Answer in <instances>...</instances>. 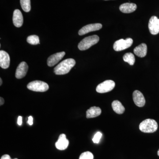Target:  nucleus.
<instances>
[{
	"instance_id": "5701e85b",
	"label": "nucleus",
	"mask_w": 159,
	"mask_h": 159,
	"mask_svg": "<svg viewBox=\"0 0 159 159\" xmlns=\"http://www.w3.org/2000/svg\"><path fill=\"white\" fill-rule=\"evenodd\" d=\"M102 136V134L100 132H98L94 136V138H93V141L94 143H98L101 139V137Z\"/></svg>"
},
{
	"instance_id": "4be33fe9",
	"label": "nucleus",
	"mask_w": 159,
	"mask_h": 159,
	"mask_svg": "<svg viewBox=\"0 0 159 159\" xmlns=\"http://www.w3.org/2000/svg\"><path fill=\"white\" fill-rule=\"evenodd\" d=\"M93 155L90 152H85L80 155L79 159H93Z\"/></svg>"
},
{
	"instance_id": "6e6552de",
	"label": "nucleus",
	"mask_w": 159,
	"mask_h": 159,
	"mask_svg": "<svg viewBox=\"0 0 159 159\" xmlns=\"http://www.w3.org/2000/svg\"><path fill=\"white\" fill-rule=\"evenodd\" d=\"M148 29L151 34L156 35L159 33V19L157 16L151 17L148 23Z\"/></svg>"
},
{
	"instance_id": "b1692460",
	"label": "nucleus",
	"mask_w": 159,
	"mask_h": 159,
	"mask_svg": "<svg viewBox=\"0 0 159 159\" xmlns=\"http://www.w3.org/2000/svg\"><path fill=\"white\" fill-rule=\"evenodd\" d=\"M33 118H32V117L31 116L29 117L28 123H29V125H32V124H33Z\"/></svg>"
},
{
	"instance_id": "a878e982",
	"label": "nucleus",
	"mask_w": 159,
	"mask_h": 159,
	"mask_svg": "<svg viewBox=\"0 0 159 159\" xmlns=\"http://www.w3.org/2000/svg\"><path fill=\"white\" fill-rule=\"evenodd\" d=\"M1 159H11V158L9 155L6 154L2 156Z\"/></svg>"
},
{
	"instance_id": "dca6fc26",
	"label": "nucleus",
	"mask_w": 159,
	"mask_h": 159,
	"mask_svg": "<svg viewBox=\"0 0 159 159\" xmlns=\"http://www.w3.org/2000/svg\"><path fill=\"white\" fill-rule=\"evenodd\" d=\"M134 53L138 57H145L147 54V47L146 44L143 43L139 45L136 47L134 50Z\"/></svg>"
},
{
	"instance_id": "f8f14e48",
	"label": "nucleus",
	"mask_w": 159,
	"mask_h": 159,
	"mask_svg": "<svg viewBox=\"0 0 159 159\" xmlns=\"http://www.w3.org/2000/svg\"><path fill=\"white\" fill-rule=\"evenodd\" d=\"M69 141L66 138L65 134H61L58 138V140L55 143V146L57 149L64 150L66 149L68 146Z\"/></svg>"
},
{
	"instance_id": "9b49d317",
	"label": "nucleus",
	"mask_w": 159,
	"mask_h": 159,
	"mask_svg": "<svg viewBox=\"0 0 159 159\" xmlns=\"http://www.w3.org/2000/svg\"><path fill=\"white\" fill-rule=\"evenodd\" d=\"M65 54V52L63 51V52H58L51 55L48 58V61H47L48 65L49 66L52 67L57 64V63L62 59Z\"/></svg>"
},
{
	"instance_id": "aec40b11",
	"label": "nucleus",
	"mask_w": 159,
	"mask_h": 159,
	"mask_svg": "<svg viewBox=\"0 0 159 159\" xmlns=\"http://www.w3.org/2000/svg\"><path fill=\"white\" fill-rule=\"evenodd\" d=\"M21 6L22 9L25 12H29L31 10V1L30 0H20Z\"/></svg>"
},
{
	"instance_id": "412c9836",
	"label": "nucleus",
	"mask_w": 159,
	"mask_h": 159,
	"mask_svg": "<svg viewBox=\"0 0 159 159\" xmlns=\"http://www.w3.org/2000/svg\"><path fill=\"white\" fill-rule=\"evenodd\" d=\"M27 41L28 43L33 45L40 44L39 37L36 35H31L27 38Z\"/></svg>"
},
{
	"instance_id": "423d86ee",
	"label": "nucleus",
	"mask_w": 159,
	"mask_h": 159,
	"mask_svg": "<svg viewBox=\"0 0 159 159\" xmlns=\"http://www.w3.org/2000/svg\"><path fill=\"white\" fill-rule=\"evenodd\" d=\"M115 86L116 84L113 80H105L97 86L96 91L97 93H104L112 90Z\"/></svg>"
},
{
	"instance_id": "20e7f679",
	"label": "nucleus",
	"mask_w": 159,
	"mask_h": 159,
	"mask_svg": "<svg viewBox=\"0 0 159 159\" xmlns=\"http://www.w3.org/2000/svg\"><path fill=\"white\" fill-rule=\"evenodd\" d=\"M29 89L34 92H44L49 89V85L47 83L40 80H34L29 83L27 85Z\"/></svg>"
},
{
	"instance_id": "a211bd4d",
	"label": "nucleus",
	"mask_w": 159,
	"mask_h": 159,
	"mask_svg": "<svg viewBox=\"0 0 159 159\" xmlns=\"http://www.w3.org/2000/svg\"><path fill=\"white\" fill-rule=\"evenodd\" d=\"M112 107L115 112L118 114H122L125 111V109L119 100H115L112 102Z\"/></svg>"
},
{
	"instance_id": "ddd939ff",
	"label": "nucleus",
	"mask_w": 159,
	"mask_h": 159,
	"mask_svg": "<svg viewBox=\"0 0 159 159\" xmlns=\"http://www.w3.org/2000/svg\"><path fill=\"white\" fill-rule=\"evenodd\" d=\"M10 65V57L9 54L4 51H0V66L2 68H9Z\"/></svg>"
},
{
	"instance_id": "6ab92c4d",
	"label": "nucleus",
	"mask_w": 159,
	"mask_h": 159,
	"mask_svg": "<svg viewBox=\"0 0 159 159\" xmlns=\"http://www.w3.org/2000/svg\"><path fill=\"white\" fill-rule=\"evenodd\" d=\"M123 59L124 61L128 63L131 66L134 65L135 61L134 56L131 53H127L124 54Z\"/></svg>"
},
{
	"instance_id": "c756f323",
	"label": "nucleus",
	"mask_w": 159,
	"mask_h": 159,
	"mask_svg": "<svg viewBox=\"0 0 159 159\" xmlns=\"http://www.w3.org/2000/svg\"><path fill=\"white\" fill-rule=\"evenodd\" d=\"M18 159L17 158H15V159Z\"/></svg>"
},
{
	"instance_id": "f3484780",
	"label": "nucleus",
	"mask_w": 159,
	"mask_h": 159,
	"mask_svg": "<svg viewBox=\"0 0 159 159\" xmlns=\"http://www.w3.org/2000/svg\"><path fill=\"white\" fill-rule=\"evenodd\" d=\"M102 111L99 107H93L86 111V117L88 119L96 118L101 115Z\"/></svg>"
},
{
	"instance_id": "7c9ffc66",
	"label": "nucleus",
	"mask_w": 159,
	"mask_h": 159,
	"mask_svg": "<svg viewBox=\"0 0 159 159\" xmlns=\"http://www.w3.org/2000/svg\"><path fill=\"white\" fill-rule=\"evenodd\" d=\"M105 1H108V0H105Z\"/></svg>"
},
{
	"instance_id": "0eeeda50",
	"label": "nucleus",
	"mask_w": 159,
	"mask_h": 159,
	"mask_svg": "<svg viewBox=\"0 0 159 159\" xmlns=\"http://www.w3.org/2000/svg\"><path fill=\"white\" fill-rule=\"evenodd\" d=\"M102 25L99 23L89 24L81 28L79 30L78 34L80 35H84L92 31H98L102 29Z\"/></svg>"
},
{
	"instance_id": "7ed1b4c3",
	"label": "nucleus",
	"mask_w": 159,
	"mask_h": 159,
	"mask_svg": "<svg viewBox=\"0 0 159 159\" xmlns=\"http://www.w3.org/2000/svg\"><path fill=\"white\" fill-rule=\"evenodd\" d=\"M99 36L93 35L88 36L80 42L78 48L80 51H85L90 48L99 41Z\"/></svg>"
},
{
	"instance_id": "f257e3e1",
	"label": "nucleus",
	"mask_w": 159,
	"mask_h": 159,
	"mask_svg": "<svg viewBox=\"0 0 159 159\" xmlns=\"http://www.w3.org/2000/svg\"><path fill=\"white\" fill-rule=\"evenodd\" d=\"M76 64L74 59L68 58L63 61L54 69V72L56 75H64L70 72Z\"/></svg>"
},
{
	"instance_id": "4468645a",
	"label": "nucleus",
	"mask_w": 159,
	"mask_h": 159,
	"mask_svg": "<svg viewBox=\"0 0 159 159\" xmlns=\"http://www.w3.org/2000/svg\"><path fill=\"white\" fill-rule=\"evenodd\" d=\"M13 24L17 28H20L22 26L24 20L21 12L19 9H16L13 12L12 18Z\"/></svg>"
},
{
	"instance_id": "1a4fd4ad",
	"label": "nucleus",
	"mask_w": 159,
	"mask_h": 159,
	"mask_svg": "<svg viewBox=\"0 0 159 159\" xmlns=\"http://www.w3.org/2000/svg\"><path fill=\"white\" fill-rule=\"evenodd\" d=\"M29 66L25 61L21 62L16 71L15 76L17 79H21L26 76L28 72Z\"/></svg>"
},
{
	"instance_id": "bb28decb",
	"label": "nucleus",
	"mask_w": 159,
	"mask_h": 159,
	"mask_svg": "<svg viewBox=\"0 0 159 159\" xmlns=\"http://www.w3.org/2000/svg\"><path fill=\"white\" fill-rule=\"evenodd\" d=\"M4 102H5V101H4V99L2 98V97H1V98H0V105H1V106L3 105Z\"/></svg>"
},
{
	"instance_id": "9d476101",
	"label": "nucleus",
	"mask_w": 159,
	"mask_h": 159,
	"mask_svg": "<svg viewBox=\"0 0 159 159\" xmlns=\"http://www.w3.org/2000/svg\"><path fill=\"white\" fill-rule=\"evenodd\" d=\"M133 98L135 104L139 107H143L145 105V100L143 94L138 90L134 91Z\"/></svg>"
},
{
	"instance_id": "cd10ccee",
	"label": "nucleus",
	"mask_w": 159,
	"mask_h": 159,
	"mask_svg": "<svg viewBox=\"0 0 159 159\" xmlns=\"http://www.w3.org/2000/svg\"><path fill=\"white\" fill-rule=\"evenodd\" d=\"M0 82H1V83H0V85H2V78H0Z\"/></svg>"
},
{
	"instance_id": "39448f33",
	"label": "nucleus",
	"mask_w": 159,
	"mask_h": 159,
	"mask_svg": "<svg viewBox=\"0 0 159 159\" xmlns=\"http://www.w3.org/2000/svg\"><path fill=\"white\" fill-rule=\"evenodd\" d=\"M133 43V40L131 38L126 39H119L115 42L113 45V49L115 51H120L128 48Z\"/></svg>"
},
{
	"instance_id": "f03ea898",
	"label": "nucleus",
	"mask_w": 159,
	"mask_h": 159,
	"mask_svg": "<svg viewBox=\"0 0 159 159\" xmlns=\"http://www.w3.org/2000/svg\"><path fill=\"white\" fill-rule=\"evenodd\" d=\"M157 129V123L154 119H145L139 125L140 130L145 133H152L156 131Z\"/></svg>"
},
{
	"instance_id": "393cba45",
	"label": "nucleus",
	"mask_w": 159,
	"mask_h": 159,
	"mask_svg": "<svg viewBox=\"0 0 159 159\" xmlns=\"http://www.w3.org/2000/svg\"><path fill=\"white\" fill-rule=\"evenodd\" d=\"M17 123L19 125H21L22 124V118L21 116H19L18 118Z\"/></svg>"
},
{
	"instance_id": "2eb2a0df",
	"label": "nucleus",
	"mask_w": 159,
	"mask_h": 159,
	"mask_svg": "<svg viewBox=\"0 0 159 159\" xmlns=\"http://www.w3.org/2000/svg\"><path fill=\"white\" fill-rule=\"evenodd\" d=\"M137 5L132 3H125L122 4L119 7V9L124 13H130L136 10Z\"/></svg>"
},
{
	"instance_id": "c85d7f7f",
	"label": "nucleus",
	"mask_w": 159,
	"mask_h": 159,
	"mask_svg": "<svg viewBox=\"0 0 159 159\" xmlns=\"http://www.w3.org/2000/svg\"><path fill=\"white\" fill-rule=\"evenodd\" d=\"M157 154H158V156L159 157V149L158 151V152H157Z\"/></svg>"
}]
</instances>
